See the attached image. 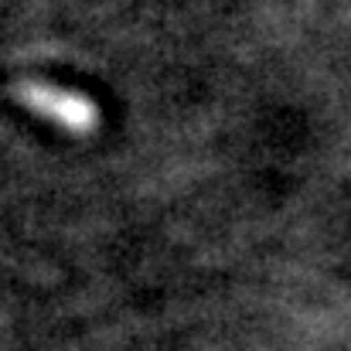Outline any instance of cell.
<instances>
[{"label":"cell","instance_id":"cell-1","mask_svg":"<svg viewBox=\"0 0 351 351\" xmlns=\"http://www.w3.org/2000/svg\"><path fill=\"white\" fill-rule=\"evenodd\" d=\"M10 96L21 106L34 110L38 117H45L48 123H55V126H62L69 133L86 136V133H93L99 126L96 103L89 96H82V93H72V89H62V86H51V82L27 79V82H14L10 86Z\"/></svg>","mask_w":351,"mask_h":351}]
</instances>
